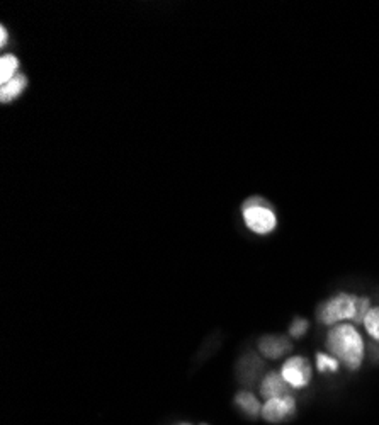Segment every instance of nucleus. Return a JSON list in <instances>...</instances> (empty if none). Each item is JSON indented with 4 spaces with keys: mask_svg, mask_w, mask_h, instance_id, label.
Here are the masks:
<instances>
[{
    "mask_svg": "<svg viewBox=\"0 0 379 425\" xmlns=\"http://www.w3.org/2000/svg\"><path fill=\"white\" fill-rule=\"evenodd\" d=\"M327 347L330 354L342 362L347 369L355 371L364 359V342L361 334L350 323H339L332 327L327 335Z\"/></svg>",
    "mask_w": 379,
    "mask_h": 425,
    "instance_id": "nucleus-1",
    "label": "nucleus"
},
{
    "mask_svg": "<svg viewBox=\"0 0 379 425\" xmlns=\"http://www.w3.org/2000/svg\"><path fill=\"white\" fill-rule=\"evenodd\" d=\"M369 310V298H361V296L349 294V292H339L322 303L316 315L323 325H339L340 322H347V320H352L354 323H364Z\"/></svg>",
    "mask_w": 379,
    "mask_h": 425,
    "instance_id": "nucleus-2",
    "label": "nucleus"
},
{
    "mask_svg": "<svg viewBox=\"0 0 379 425\" xmlns=\"http://www.w3.org/2000/svg\"><path fill=\"white\" fill-rule=\"evenodd\" d=\"M244 223L255 235H269L276 230L277 216L274 209L260 196H252L241 204Z\"/></svg>",
    "mask_w": 379,
    "mask_h": 425,
    "instance_id": "nucleus-3",
    "label": "nucleus"
},
{
    "mask_svg": "<svg viewBox=\"0 0 379 425\" xmlns=\"http://www.w3.org/2000/svg\"><path fill=\"white\" fill-rule=\"evenodd\" d=\"M281 374L291 388H304L311 381V366L306 357L296 356L284 362Z\"/></svg>",
    "mask_w": 379,
    "mask_h": 425,
    "instance_id": "nucleus-4",
    "label": "nucleus"
},
{
    "mask_svg": "<svg viewBox=\"0 0 379 425\" xmlns=\"http://www.w3.org/2000/svg\"><path fill=\"white\" fill-rule=\"evenodd\" d=\"M296 410L295 398L291 395L279 396V398L267 400L262 407V417H264L267 422H281V420L288 419L289 415H292Z\"/></svg>",
    "mask_w": 379,
    "mask_h": 425,
    "instance_id": "nucleus-5",
    "label": "nucleus"
},
{
    "mask_svg": "<svg viewBox=\"0 0 379 425\" xmlns=\"http://www.w3.org/2000/svg\"><path fill=\"white\" fill-rule=\"evenodd\" d=\"M289 388H291V386L286 383L283 374L269 373L267 376L264 378V381H262L260 393L265 400H272V398H279V396L289 395Z\"/></svg>",
    "mask_w": 379,
    "mask_h": 425,
    "instance_id": "nucleus-6",
    "label": "nucleus"
},
{
    "mask_svg": "<svg viewBox=\"0 0 379 425\" xmlns=\"http://www.w3.org/2000/svg\"><path fill=\"white\" fill-rule=\"evenodd\" d=\"M259 349L265 357L277 359V357L284 356V354H286L288 350L291 349V344H289L288 338H284V337H276V335H265V337L260 338Z\"/></svg>",
    "mask_w": 379,
    "mask_h": 425,
    "instance_id": "nucleus-7",
    "label": "nucleus"
},
{
    "mask_svg": "<svg viewBox=\"0 0 379 425\" xmlns=\"http://www.w3.org/2000/svg\"><path fill=\"white\" fill-rule=\"evenodd\" d=\"M27 87V77L24 72H19L14 79L0 85V103L9 104L17 99Z\"/></svg>",
    "mask_w": 379,
    "mask_h": 425,
    "instance_id": "nucleus-8",
    "label": "nucleus"
},
{
    "mask_svg": "<svg viewBox=\"0 0 379 425\" xmlns=\"http://www.w3.org/2000/svg\"><path fill=\"white\" fill-rule=\"evenodd\" d=\"M19 67H21V61L19 58L13 53H6L0 57V85L14 79L19 73Z\"/></svg>",
    "mask_w": 379,
    "mask_h": 425,
    "instance_id": "nucleus-9",
    "label": "nucleus"
},
{
    "mask_svg": "<svg viewBox=\"0 0 379 425\" xmlns=\"http://www.w3.org/2000/svg\"><path fill=\"white\" fill-rule=\"evenodd\" d=\"M237 405L241 408V410L250 413V415H259V413H262V407H260L259 400H257L252 393H247V392L238 393Z\"/></svg>",
    "mask_w": 379,
    "mask_h": 425,
    "instance_id": "nucleus-10",
    "label": "nucleus"
},
{
    "mask_svg": "<svg viewBox=\"0 0 379 425\" xmlns=\"http://www.w3.org/2000/svg\"><path fill=\"white\" fill-rule=\"evenodd\" d=\"M340 362L334 356H328V354H316V368L320 373H337L339 371Z\"/></svg>",
    "mask_w": 379,
    "mask_h": 425,
    "instance_id": "nucleus-11",
    "label": "nucleus"
},
{
    "mask_svg": "<svg viewBox=\"0 0 379 425\" xmlns=\"http://www.w3.org/2000/svg\"><path fill=\"white\" fill-rule=\"evenodd\" d=\"M364 327L371 337L379 341V306L371 308V310L367 311L364 318Z\"/></svg>",
    "mask_w": 379,
    "mask_h": 425,
    "instance_id": "nucleus-12",
    "label": "nucleus"
},
{
    "mask_svg": "<svg viewBox=\"0 0 379 425\" xmlns=\"http://www.w3.org/2000/svg\"><path fill=\"white\" fill-rule=\"evenodd\" d=\"M308 327H310V323H308V320H306V318L298 317V318L292 320L291 327H289V334H291L292 337L299 338V337H303L304 334H306Z\"/></svg>",
    "mask_w": 379,
    "mask_h": 425,
    "instance_id": "nucleus-13",
    "label": "nucleus"
},
{
    "mask_svg": "<svg viewBox=\"0 0 379 425\" xmlns=\"http://www.w3.org/2000/svg\"><path fill=\"white\" fill-rule=\"evenodd\" d=\"M7 40H9V31H7L6 26H0V46L2 48H6L7 46Z\"/></svg>",
    "mask_w": 379,
    "mask_h": 425,
    "instance_id": "nucleus-14",
    "label": "nucleus"
},
{
    "mask_svg": "<svg viewBox=\"0 0 379 425\" xmlns=\"http://www.w3.org/2000/svg\"><path fill=\"white\" fill-rule=\"evenodd\" d=\"M181 425H189V424H181Z\"/></svg>",
    "mask_w": 379,
    "mask_h": 425,
    "instance_id": "nucleus-15",
    "label": "nucleus"
}]
</instances>
